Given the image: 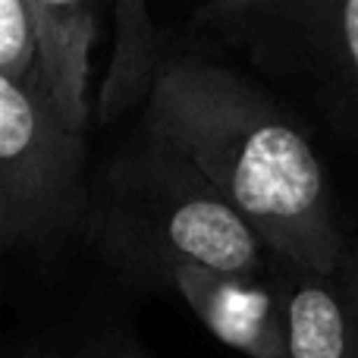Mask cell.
<instances>
[{"mask_svg":"<svg viewBox=\"0 0 358 358\" xmlns=\"http://www.w3.org/2000/svg\"><path fill=\"white\" fill-rule=\"evenodd\" d=\"M185 157L280 258L336 273L346 239L302 129L236 69L179 60L157 76L145 129Z\"/></svg>","mask_w":358,"mask_h":358,"instance_id":"6da1fadb","label":"cell"},{"mask_svg":"<svg viewBox=\"0 0 358 358\" xmlns=\"http://www.w3.org/2000/svg\"><path fill=\"white\" fill-rule=\"evenodd\" d=\"M101 252L138 283L167 286L176 267L198 264L261 277L271 248L179 151L142 132L88 192Z\"/></svg>","mask_w":358,"mask_h":358,"instance_id":"7a4b0ae2","label":"cell"},{"mask_svg":"<svg viewBox=\"0 0 358 358\" xmlns=\"http://www.w3.org/2000/svg\"><path fill=\"white\" fill-rule=\"evenodd\" d=\"M198 22L358 145V0H208Z\"/></svg>","mask_w":358,"mask_h":358,"instance_id":"3957f363","label":"cell"},{"mask_svg":"<svg viewBox=\"0 0 358 358\" xmlns=\"http://www.w3.org/2000/svg\"><path fill=\"white\" fill-rule=\"evenodd\" d=\"M85 132L44 94L0 73V201L25 245L54 242L88 217Z\"/></svg>","mask_w":358,"mask_h":358,"instance_id":"277c9868","label":"cell"},{"mask_svg":"<svg viewBox=\"0 0 358 358\" xmlns=\"http://www.w3.org/2000/svg\"><path fill=\"white\" fill-rule=\"evenodd\" d=\"M195 317L223 343L248 358H277L280 308L267 273L239 277L210 267H176L170 283Z\"/></svg>","mask_w":358,"mask_h":358,"instance_id":"5b68a950","label":"cell"},{"mask_svg":"<svg viewBox=\"0 0 358 358\" xmlns=\"http://www.w3.org/2000/svg\"><path fill=\"white\" fill-rule=\"evenodd\" d=\"M267 277L277 292V358H352V334L336 273H321L271 252Z\"/></svg>","mask_w":358,"mask_h":358,"instance_id":"8992f818","label":"cell"},{"mask_svg":"<svg viewBox=\"0 0 358 358\" xmlns=\"http://www.w3.org/2000/svg\"><path fill=\"white\" fill-rule=\"evenodd\" d=\"M41 76L57 113L85 132L88 60L98 35V0H29Z\"/></svg>","mask_w":358,"mask_h":358,"instance_id":"52a82bcc","label":"cell"},{"mask_svg":"<svg viewBox=\"0 0 358 358\" xmlns=\"http://www.w3.org/2000/svg\"><path fill=\"white\" fill-rule=\"evenodd\" d=\"M0 73L50 101L38 57V29L29 0H0ZM54 104V101H50ZM57 110V107H54Z\"/></svg>","mask_w":358,"mask_h":358,"instance_id":"ba28073f","label":"cell"},{"mask_svg":"<svg viewBox=\"0 0 358 358\" xmlns=\"http://www.w3.org/2000/svg\"><path fill=\"white\" fill-rule=\"evenodd\" d=\"M0 358H145L126 336H41L0 349Z\"/></svg>","mask_w":358,"mask_h":358,"instance_id":"9c48e42d","label":"cell"},{"mask_svg":"<svg viewBox=\"0 0 358 358\" xmlns=\"http://www.w3.org/2000/svg\"><path fill=\"white\" fill-rule=\"evenodd\" d=\"M336 277L343 286V299H346L349 311V334H352V358H358V245L346 248L343 264L336 267Z\"/></svg>","mask_w":358,"mask_h":358,"instance_id":"30bf717a","label":"cell"},{"mask_svg":"<svg viewBox=\"0 0 358 358\" xmlns=\"http://www.w3.org/2000/svg\"><path fill=\"white\" fill-rule=\"evenodd\" d=\"M0 245H6V248H13V245H25L22 233H19L16 220L10 217V210L3 208V201H0Z\"/></svg>","mask_w":358,"mask_h":358,"instance_id":"8fae6325","label":"cell"},{"mask_svg":"<svg viewBox=\"0 0 358 358\" xmlns=\"http://www.w3.org/2000/svg\"><path fill=\"white\" fill-rule=\"evenodd\" d=\"M3 252H10V248H6V245H0V255H3Z\"/></svg>","mask_w":358,"mask_h":358,"instance_id":"7c38bea8","label":"cell"}]
</instances>
